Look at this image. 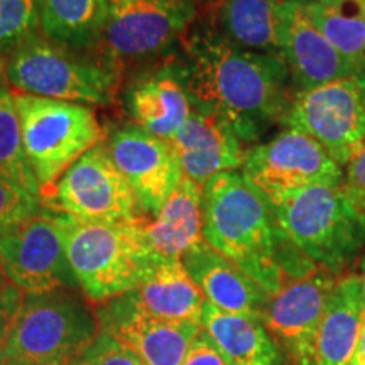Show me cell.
<instances>
[{"mask_svg":"<svg viewBox=\"0 0 365 365\" xmlns=\"http://www.w3.org/2000/svg\"><path fill=\"white\" fill-rule=\"evenodd\" d=\"M143 227L153 255L181 259L203 240L202 188L182 178L156 215L143 218Z\"/></svg>","mask_w":365,"mask_h":365,"instance_id":"cell-23","label":"cell"},{"mask_svg":"<svg viewBox=\"0 0 365 365\" xmlns=\"http://www.w3.org/2000/svg\"><path fill=\"white\" fill-rule=\"evenodd\" d=\"M282 124L313 137L345 166L365 143V103L355 76L296 91Z\"/></svg>","mask_w":365,"mask_h":365,"instance_id":"cell-10","label":"cell"},{"mask_svg":"<svg viewBox=\"0 0 365 365\" xmlns=\"http://www.w3.org/2000/svg\"><path fill=\"white\" fill-rule=\"evenodd\" d=\"M36 0H0V54L38 33Z\"/></svg>","mask_w":365,"mask_h":365,"instance_id":"cell-28","label":"cell"},{"mask_svg":"<svg viewBox=\"0 0 365 365\" xmlns=\"http://www.w3.org/2000/svg\"><path fill=\"white\" fill-rule=\"evenodd\" d=\"M103 145L130 185L139 210L156 215L182 180L171 143L132 122L112 129Z\"/></svg>","mask_w":365,"mask_h":365,"instance_id":"cell-14","label":"cell"},{"mask_svg":"<svg viewBox=\"0 0 365 365\" xmlns=\"http://www.w3.org/2000/svg\"><path fill=\"white\" fill-rule=\"evenodd\" d=\"M282 237L318 267L336 274L365 247V213L344 185H313L271 205Z\"/></svg>","mask_w":365,"mask_h":365,"instance_id":"cell-3","label":"cell"},{"mask_svg":"<svg viewBox=\"0 0 365 365\" xmlns=\"http://www.w3.org/2000/svg\"><path fill=\"white\" fill-rule=\"evenodd\" d=\"M193 2L198 6V4H210V2H217V0H193Z\"/></svg>","mask_w":365,"mask_h":365,"instance_id":"cell-38","label":"cell"},{"mask_svg":"<svg viewBox=\"0 0 365 365\" xmlns=\"http://www.w3.org/2000/svg\"><path fill=\"white\" fill-rule=\"evenodd\" d=\"M180 46L176 59L193 107L225 118L244 144L282 122L291 100V73L282 54L242 49L210 22L191 26Z\"/></svg>","mask_w":365,"mask_h":365,"instance_id":"cell-1","label":"cell"},{"mask_svg":"<svg viewBox=\"0 0 365 365\" xmlns=\"http://www.w3.org/2000/svg\"><path fill=\"white\" fill-rule=\"evenodd\" d=\"M282 2H301V4H307L309 0H282Z\"/></svg>","mask_w":365,"mask_h":365,"instance_id":"cell-40","label":"cell"},{"mask_svg":"<svg viewBox=\"0 0 365 365\" xmlns=\"http://www.w3.org/2000/svg\"><path fill=\"white\" fill-rule=\"evenodd\" d=\"M242 173L271 205L313 185H344V170L313 137L286 129L245 150Z\"/></svg>","mask_w":365,"mask_h":365,"instance_id":"cell-9","label":"cell"},{"mask_svg":"<svg viewBox=\"0 0 365 365\" xmlns=\"http://www.w3.org/2000/svg\"><path fill=\"white\" fill-rule=\"evenodd\" d=\"M352 365H355V364H352Z\"/></svg>","mask_w":365,"mask_h":365,"instance_id":"cell-46","label":"cell"},{"mask_svg":"<svg viewBox=\"0 0 365 365\" xmlns=\"http://www.w3.org/2000/svg\"><path fill=\"white\" fill-rule=\"evenodd\" d=\"M171 145L180 159L182 178L200 188L217 175L242 170L247 150L225 118L196 107Z\"/></svg>","mask_w":365,"mask_h":365,"instance_id":"cell-16","label":"cell"},{"mask_svg":"<svg viewBox=\"0 0 365 365\" xmlns=\"http://www.w3.org/2000/svg\"><path fill=\"white\" fill-rule=\"evenodd\" d=\"M120 2H127V0H108V4H110V6L112 4H120Z\"/></svg>","mask_w":365,"mask_h":365,"instance_id":"cell-41","label":"cell"},{"mask_svg":"<svg viewBox=\"0 0 365 365\" xmlns=\"http://www.w3.org/2000/svg\"><path fill=\"white\" fill-rule=\"evenodd\" d=\"M66 254L80 291L103 304L134 291L156 255L144 235L143 217L127 222H85L59 213Z\"/></svg>","mask_w":365,"mask_h":365,"instance_id":"cell-4","label":"cell"},{"mask_svg":"<svg viewBox=\"0 0 365 365\" xmlns=\"http://www.w3.org/2000/svg\"><path fill=\"white\" fill-rule=\"evenodd\" d=\"M0 259L7 276L24 294L63 287L80 289L68 261L61 217L46 207L0 237Z\"/></svg>","mask_w":365,"mask_h":365,"instance_id":"cell-12","label":"cell"},{"mask_svg":"<svg viewBox=\"0 0 365 365\" xmlns=\"http://www.w3.org/2000/svg\"><path fill=\"white\" fill-rule=\"evenodd\" d=\"M73 365H144L129 346L110 335L108 331H100L97 341L86 350Z\"/></svg>","mask_w":365,"mask_h":365,"instance_id":"cell-30","label":"cell"},{"mask_svg":"<svg viewBox=\"0 0 365 365\" xmlns=\"http://www.w3.org/2000/svg\"><path fill=\"white\" fill-rule=\"evenodd\" d=\"M43 202L53 212L85 222H127L139 217L134 191L103 144L71 164Z\"/></svg>","mask_w":365,"mask_h":365,"instance_id":"cell-11","label":"cell"},{"mask_svg":"<svg viewBox=\"0 0 365 365\" xmlns=\"http://www.w3.org/2000/svg\"><path fill=\"white\" fill-rule=\"evenodd\" d=\"M0 173L9 180L41 196L38 181L27 163L22 127L14 91L0 83Z\"/></svg>","mask_w":365,"mask_h":365,"instance_id":"cell-27","label":"cell"},{"mask_svg":"<svg viewBox=\"0 0 365 365\" xmlns=\"http://www.w3.org/2000/svg\"><path fill=\"white\" fill-rule=\"evenodd\" d=\"M193 0H127L108 7L98 51L117 68L143 61L180 43L195 24Z\"/></svg>","mask_w":365,"mask_h":365,"instance_id":"cell-8","label":"cell"},{"mask_svg":"<svg viewBox=\"0 0 365 365\" xmlns=\"http://www.w3.org/2000/svg\"><path fill=\"white\" fill-rule=\"evenodd\" d=\"M202 210L203 240L269 294L308 269L309 259L282 237L271 203L244 173H222L205 182Z\"/></svg>","mask_w":365,"mask_h":365,"instance_id":"cell-2","label":"cell"},{"mask_svg":"<svg viewBox=\"0 0 365 365\" xmlns=\"http://www.w3.org/2000/svg\"><path fill=\"white\" fill-rule=\"evenodd\" d=\"M355 365H365V313L362 319V327H360V335H359V344L357 350H355L354 362Z\"/></svg>","mask_w":365,"mask_h":365,"instance_id":"cell-35","label":"cell"},{"mask_svg":"<svg viewBox=\"0 0 365 365\" xmlns=\"http://www.w3.org/2000/svg\"><path fill=\"white\" fill-rule=\"evenodd\" d=\"M0 176H4V175H2V173H0Z\"/></svg>","mask_w":365,"mask_h":365,"instance_id":"cell-45","label":"cell"},{"mask_svg":"<svg viewBox=\"0 0 365 365\" xmlns=\"http://www.w3.org/2000/svg\"><path fill=\"white\" fill-rule=\"evenodd\" d=\"M314 27L341 56L359 71L365 63V0H339L333 4L307 2Z\"/></svg>","mask_w":365,"mask_h":365,"instance_id":"cell-26","label":"cell"},{"mask_svg":"<svg viewBox=\"0 0 365 365\" xmlns=\"http://www.w3.org/2000/svg\"><path fill=\"white\" fill-rule=\"evenodd\" d=\"M281 54L299 90L357 76V68L336 51L314 27L307 4L284 2Z\"/></svg>","mask_w":365,"mask_h":365,"instance_id":"cell-17","label":"cell"},{"mask_svg":"<svg viewBox=\"0 0 365 365\" xmlns=\"http://www.w3.org/2000/svg\"><path fill=\"white\" fill-rule=\"evenodd\" d=\"M181 365H230L225 360V357L220 354V350L217 349V345L213 344L212 339L208 336V333L200 330L196 333V336L191 341L186 357L182 360Z\"/></svg>","mask_w":365,"mask_h":365,"instance_id":"cell-33","label":"cell"},{"mask_svg":"<svg viewBox=\"0 0 365 365\" xmlns=\"http://www.w3.org/2000/svg\"><path fill=\"white\" fill-rule=\"evenodd\" d=\"M335 284V274L317 267L269 294L259 318L291 365H313L318 328Z\"/></svg>","mask_w":365,"mask_h":365,"instance_id":"cell-13","label":"cell"},{"mask_svg":"<svg viewBox=\"0 0 365 365\" xmlns=\"http://www.w3.org/2000/svg\"><path fill=\"white\" fill-rule=\"evenodd\" d=\"M208 22L242 49L281 54L282 0H217Z\"/></svg>","mask_w":365,"mask_h":365,"instance_id":"cell-22","label":"cell"},{"mask_svg":"<svg viewBox=\"0 0 365 365\" xmlns=\"http://www.w3.org/2000/svg\"><path fill=\"white\" fill-rule=\"evenodd\" d=\"M7 365H16V364H7Z\"/></svg>","mask_w":365,"mask_h":365,"instance_id":"cell-44","label":"cell"},{"mask_svg":"<svg viewBox=\"0 0 365 365\" xmlns=\"http://www.w3.org/2000/svg\"><path fill=\"white\" fill-rule=\"evenodd\" d=\"M100 331L98 312L80 289L26 294L9 346V364L73 365Z\"/></svg>","mask_w":365,"mask_h":365,"instance_id":"cell-6","label":"cell"},{"mask_svg":"<svg viewBox=\"0 0 365 365\" xmlns=\"http://www.w3.org/2000/svg\"><path fill=\"white\" fill-rule=\"evenodd\" d=\"M22 127V144L41 200L71 164L97 148L105 132L88 105L14 93Z\"/></svg>","mask_w":365,"mask_h":365,"instance_id":"cell-7","label":"cell"},{"mask_svg":"<svg viewBox=\"0 0 365 365\" xmlns=\"http://www.w3.org/2000/svg\"><path fill=\"white\" fill-rule=\"evenodd\" d=\"M202 328L230 365H281L279 346L261 318L228 313L205 301Z\"/></svg>","mask_w":365,"mask_h":365,"instance_id":"cell-24","label":"cell"},{"mask_svg":"<svg viewBox=\"0 0 365 365\" xmlns=\"http://www.w3.org/2000/svg\"><path fill=\"white\" fill-rule=\"evenodd\" d=\"M6 78L19 93L83 105H110L122 71L98 49L80 51L31 34L9 54Z\"/></svg>","mask_w":365,"mask_h":365,"instance_id":"cell-5","label":"cell"},{"mask_svg":"<svg viewBox=\"0 0 365 365\" xmlns=\"http://www.w3.org/2000/svg\"><path fill=\"white\" fill-rule=\"evenodd\" d=\"M108 7V0H36L38 33L66 48L95 51Z\"/></svg>","mask_w":365,"mask_h":365,"instance_id":"cell-25","label":"cell"},{"mask_svg":"<svg viewBox=\"0 0 365 365\" xmlns=\"http://www.w3.org/2000/svg\"><path fill=\"white\" fill-rule=\"evenodd\" d=\"M24 299L26 294L17 289L16 293L0 301V365L9 364V346H11L14 327H16V319L19 317Z\"/></svg>","mask_w":365,"mask_h":365,"instance_id":"cell-31","label":"cell"},{"mask_svg":"<svg viewBox=\"0 0 365 365\" xmlns=\"http://www.w3.org/2000/svg\"><path fill=\"white\" fill-rule=\"evenodd\" d=\"M344 188L354 203L365 213V143L345 164Z\"/></svg>","mask_w":365,"mask_h":365,"instance_id":"cell-32","label":"cell"},{"mask_svg":"<svg viewBox=\"0 0 365 365\" xmlns=\"http://www.w3.org/2000/svg\"><path fill=\"white\" fill-rule=\"evenodd\" d=\"M0 71H2V61H0Z\"/></svg>","mask_w":365,"mask_h":365,"instance_id":"cell-43","label":"cell"},{"mask_svg":"<svg viewBox=\"0 0 365 365\" xmlns=\"http://www.w3.org/2000/svg\"><path fill=\"white\" fill-rule=\"evenodd\" d=\"M137 308L180 325L202 327L205 294L181 259L154 257L139 286L130 291Z\"/></svg>","mask_w":365,"mask_h":365,"instance_id":"cell-20","label":"cell"},{"mask_svg":"<svg viewBox=\"0 0 365 365\" xmlns=\"http://www.w3.org/2000/svg\"><path fill=\"white\" fill-rule=\"evenodd\" d=\"M98 312L102 330L129 346L144 365H181L202 327L154 318L137 308L129 293L103 303Z\"/></svg>","mask_w":365,"mask_h":365,"instance_id":"cell-15","label":"cell"},{"mask_svg":"<svg viewBox=\"0 0 365 365\" xmlns=\"http://www.w3.org/2000/svg\"><path fill=\"white\" fill-rule=\"evenodd\" d=\"M125 108L134 124L171 143L193 110L178 59L137 76L125 91Z\"/></svg>","mask_w":365,"mask_h":365,"instance_id":"cell-18","label":"cell"},{"mask_svg":"<svg viewBox=\"0 0 365 365\" xmlns=\"http://www.w3.org/2000/svg\"><path fill=\"white\" fill-rule=\"evenodd\" d=\"M359 73H365V63H364V66H362V70H360Z\"/></svg>","mask_w":365,"mask_h":365,"instance_id":"cell-42","label":"cell"},{"mask_svg":"<svg viewBox=\"0 0 365 365\" xmlns=\"http://www.w3.org/2000/svg\"><path fill=\"white\" fill-rule=\"evenodd\" d=\"M313 2H319V4H333V2H339V0H313Z\"/></svg>","mask_w":365,"mask_h":365,"instance_id":"cell-39","label":"cell"},{"mask_svg":"<svg viewBox=\"0 0 365 365\" xmlns=\"http://www.w3.org/2000/svg\"><path fill=\"white\" fill-rule=\"evenodd\" d=\"M41 203V196L0 176V237L38 215L43 208Z\"/></svg>","mask_w":365,"mask_h":365,"instance_id":"cell-29","label":"cell"},{"mask_svg":"<svg viewBox=\"0 0 365 365\" xmlns=\"http://www.w3.org/2000/svg\"><path fill=\"white\" fill-rule=\"evenodd\" d=\"M355 80H357V83L360 86V91H362V98H364V103H365V73H359V75L355 76Z\"/></svg>","mask_w":365,"mask_h":365,"instance_id":"cell-36","label":"cell"},{"mask_svg":"<svg viewBox=\"0 0 365 365\" xmlns=\"http://www.w3.org/2000/svg\"><path fill=\"white\" fill-rule=\"evenodd\" d=\"M181 262L213 307L228 313L261 317L267 291L207 242L191 247Z\"/></svg>","mask_w":365,"mask_h":365,"instance_id":"cell-19","label":"cell"},{"mask_svg":"<svg viewBox=\"0 0 365 365\" xmlns=\"http://www.w3.org/2000/svg\"><path fill=\"white\" fill-rule=\"evenodd\" d=\"M360 281H362V289H364V298H365V257L360 264Z\"/></svg>","mask_w":365,"mask_h":365,"instance_id":"cell-37","label":"cell"},{"mask_svg":"<svg viewBox=\"0 0 365 365\" xmlns=\"http://www.w3.org/2000/svg\"><path fill=\"white\" fill-rule=\"evenodd\" d=\"M17 289H19V287L14 284L11 277L7 276L6 267H4L2 264V259H0V301L6 299L7 296H11L12 293H16Z\"/></svg>","mask_w":365,"mask_h":365,"instance_id":"cell-34","label":"cell"},{"mask_svg":"<svg viewBox=\"0 0 365 365\" xmlns=\"http://www.w3.org/2000/svg\"><path fill=\"white\" fill-rule=\"evenodd\" d=\"M365 313L362 281L346 274L336 281L319 323L313 365H352Z\"/></svg>","mask_w":365,"mask_h":365,"instance_id":"cell-21","label":"cell"}]
</instances>
